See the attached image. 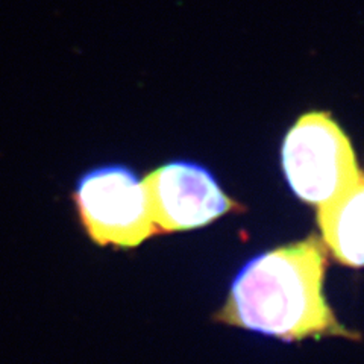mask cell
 <instances>
[{"label": "cell", "mask_w": 364, "mask_h": 364, "mask_svg": "<svg viewBox=\"0 0 364 364\" xmlns=\"http://www.w3.org/2000/svg\"><path fill=\"white\" fill-rule=\"evenodd\" d=\"M143 181L158 234L199 230L228 213L243 211L207 167L187 159L159 166Z\"/></svg>", "instance_id": "4"}, {"label": "cell", "mask_w": 364, "mask_h": 364, "mask_svg": "<svg viewBox=\"0 0 364 364\" xmlns=\"http://www.w3.org/2000/svg\"><path fill=\"white\" fill-rule=\"evenodd\" d=\"M317 226L337 263L364 267V173L343 195L317 208Z\"/></svg>", "instance_id": "5"}, {"label": "cell", "mask_w": 364, "mask_h": 364, "mask_svg": "<svg viewBox=\"0 0 364 364\" xmlns=\"http://www.w3.org/2000/svg\"><path fill=\"white\" fill-rule=\"evenodd\" d=\"M281 166L296 198L323 207L363 176L349 136L325 111L301 116L284 136Z\"/></svg>", "instance_id": "2"}, {"label": "cell", "mask_w": 364, "mask_h": 364, "mask_svg": "<svg viewBox=\"0 0 364 364\" xmlns=\"http://www.w3.org/2000/svg\"><path fill=\"white\" fill-rule=\"evenodd\" d=\"M85 234L97 246L134 249L158 235L144 181L124 164L87 170L72 195Z\"/></svg>", "instance_id": "3"}, {"label": "cell", "mask_w": 364, "mask_h": 364, "mask_svg": "<svg viewBox=\"0 0 364 364\" xmlns=\"http://www.w3.org/2000/svg\"><path fill=\"white\" fill-rule=\"evenodd\" d=\"M326 269L328 249L316 234L267 250L237 273L214 318L286 343L321 337L360 340L337 321L325 298Z\"/></svg>", "instance_id": "1"}]
</instances>
